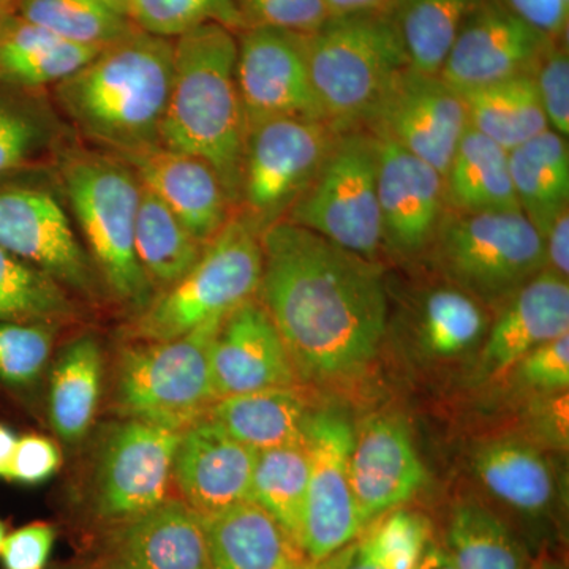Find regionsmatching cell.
I'll return each mask as SVG.
<instances>
[{"label":"cell","instance_id":"1","mask_svg":"<svg viewBox=\"0 0 569 569\" xmlns=\"http://www.w3.org/2000/svg\"><path fill=\"white\" fill-rule=\"evenodd\" d=\"M260 239L258 301L296 373L318 381L359 376L387 335V284L376 261L288 220L266 228Z\"/></svg>","mask_w":569,"mask_h":569},{"label":"cell","instance_id":"2","mask_svg":"<svg viewBox=\"0 0 569 569\" xmlns=\"http://www.w3.org/2000/svg\"><path fill=\"white\" fill-rule=\"evenodd\" d=\"M171 82L173 40L134 29L52 86V97L84 140L123 159L160 146Z\"/></svg>","mask_w":569,"mask_h":569},{"label":"cell","instance_id":"3","mask_svg":"<svg viewBox=\"0 0 569 569\" xmlns=\"http://www.w3.org/2000/svg\"><path fill=\"white\" fill-rule=\"evenodd\" d=\"M238 39L209 22L173 40V82L160 146L203 160L238 204L247 123L236 82Z\"/></svg>","mask_w":569,"mask_h":569},{"label":"cell","instance_id":"4","mask_svg":"<svg viewBox=\"0 0 569 569\" xmlns=\"http://www.w3.org/2000/svg\"><path fill=\"white\" fill-rule=\"evenodd\" d=\"M54 164L97 276L114 299L140 312L156 293L134 253L140 179L118 157L77 146L67 144Z\"/></svg>","mask_w":569,"mask_h":569},{"label":"cell","instance_id":"5","mask_svg":"<svg viewBox=\"0 0 569 569\" xmlns=\"http://www.w3.org/2000/svg\"><path fill=\"white\" fill-rule=\"evenodd\" d=\"M310 81L325 121L337 132L362 129L406 52L385 11L331 18L306 37Z\"/></svg>","mask_w":569,"mask_h":569},{"label":"cell","instance_id":"6","mask_svg":"<svg viewBox=\"0 0 569 569\" xmlns=\"http://www.w3.org/2000/svg\"><path fill=\"white\" fill-rule=\"evenodd\" d=\"M224 317L170 340H133L116 366L114 406L127 419L182 433L217 402L209 351Z\"/></svg>","mask_w":569,"mask_h":569},{"label":"cell","instance_id":"7","mask_svg":"<svg viewBox=\"0 0 569 569\" xmlns=\"http://www.w3.org/2000/svg\"><path fill=\"white\" fill-rule=\"evenodd\" d=\"M448 283L503 306L546 269L545 241L520 211L447 209L429 249Z\"/></svg>","mask_w":569,"mask_h":569},{"label":"cell","instance_id":"8","mask_svg":"<svg viewBox=\"0 0 569 569\" xmlns=\"http://www.w3.org/2000/svg\"><path fill=\"white\" fill-rule=\"evenodd\" d=\"M263 272L260 233L231 217L179 282L153 296L130 328L133 340H170L257 298Z\"/></svg>","mask_w":569,"mask_h":569},{"label":"cell","instance_id":"9","mask_svg":"<svg viewBox=\"0 0 569 569\" xmlns=\"http://www.w3.org/2000/svg\"><path fill=\"white\" fill-rule=\"evenodd\" d=\"M284 220L376 261L383 246L377 138L365 129L340 132L316 179Z\"/></svg>","mask_w":569,"mask_h":569},{"label":"cell","instance_id":"10","mask_svg":"<svg viewBox=\"0 0 569 569\" xmlns=\"http://www.w3.org/2000/svg\"><path fill=\"white\" fill-rule=\"evenodd\" d=\"M331 123L272 118L247 126L236 216L258 233L284 220L339 137Z\"/></svg>","mask_w":569,"mask_h":569},{"label":"cell","instance_id":"11","mask_svg":"<svg viewBox=\"0 0 569 569\" xmlns=\"http://www.w3.org/2000/svg\"><path fill=\"white\" fill-rule=\"evenodd\" d=\"M0 247L47 272L66 290L96 298L99 280L61 201L47 187L0 179Z\"/></svg>","mask_w":569,"mask_h":569},{"label":"cell","instance_id":"12","mask_svg":"<svg viewBox=\"0 0 569 569\" xmlns=\"http://www.w3.org/2000/svg\"><path fill=\"white\" fill-rule=\"evenodd\" d=\"M362 129L447 173L468 129L462 96L438 74L400 71L367 116Z\"/></svg>","mask_w":569,"mask_h":569},{"label":"cell","instance_id":"13","mask_svg":"<svg viewBox=\"0 0 569 569\" xmlns=\"http://www.w3.org/2000/svg\"><path fill=\"white\" fill-rule=\"evenodd\" d=\"M355 430L332 411L312 413L306 430L309 456L301 549L323 561L355 541L366 529L351 489L350 456Z\"/></svg>","mask_w":569,"mask_h":569},{"label":"cell","instance_id":"14","mask_svg":"<svg viewBox=\"0 0 569 569\" xmlns=\"http://www.w3.org/2000/svg\"><path fill=\"white\" fill-rule=\"evenodd\" d=\"M181 433L127 419L108 433L93 478L96 511L119 523L159 507L173 481Z\"/></svg>","mask_w":569,"mask_h":569},{"label":"cell","instance_id":"15","mask_svg":"<svg viewBox=\"0 0 569 569\" xmlns=\"http://www.w3.org/2000/svg\"><path fill=\"white\" fill-rule=\"evenodd\" d=\"M306 37L272 28L241 31L236 82L247 126L272 118L325 121L310 81Z\"/></svg>","mask_w":569,"mask_h":569},{"label":"cell","instance_id":"16","mask_svg":"<svg viewBox=\"0 0 569 569\" xmlns=\"http://www.w3.org/2000/svg\"><path fill=\"white\" fill-rule=\"evenodd\" d=\"M552 40L505 0H485L463 22L438 77L466 92L531 74Z\"/></svg>","mask_w":569,"mask_h":569},{"label":"cell","instance_id":"17","mask_svg":"<svg viewBox=\"0 0 569 569\" xmlns=\"http://www.w3.org/2000/svg\"><path fill=\"white\" fill-rule=\"evenodd\" d=\"M378 206L383 246L408 257L425 252L448 209L443 176L399 146L378 140Z\"/></svg>","mask_w":569,"mask_h":569},{"label":"cell","instance_id":"18","mask_svg":"<svg viewBox=\"0 0 569 569\" xmlns=\"http://www.w3.org/2000/svg\"><path fill=\"white\" fill-rule=\"evenodd\" d=\"M209 362L217 400L295 387L293 361L274 321L257 299L224 316L213 336Z\"/></svg>","mask_w":569,"mask_h":569},{"label":"cell","instance_id":"19","mask_svg":"<svg viewBox=\"0 0 569 569\" xmlns=\"http://www.w3.org/2000/svg\"><path fill=\"white\" fill-rule=\"evenodd\" d=\"M257 451L231 437L211 418L183 430L173 462L181 500L200 518L250 501Z\"/></svg>","mask_w":569,"mask_h":569},{"label":"cell","instance_id":"20","mask_svg":"<svg viewBox=\"0 0 569 569\" xmlns=\"http://www.w3.org/2000/svg\"><path fill=\"white\" fill-rule=\"evenodd\" d=\"M350 479L365 527L417 496L426 482V468L400 419H369L355 432Z\"/></svg>","mask_w":569,"mask_h":569},{"label":"cell","instance_id":"21","mask_svg":"<svg viewBox=\"0 0 569 569\" xmlns=\"http://www.w3.org/2000/svg\"><path fill=\"white\" fill-rule=\"evenodd\" d=\"M121 160L132 167L141 186L156 194L203 246L234 216L233 203L219 176L197 157L156 146Z\"/></svg>","mask_w":569,"mask_h":569},{"label":"cell","instance_id":"22","mask_svg":"<svg viewBox=\"0 0 569 569\" xmlns=\"http://www.w3.org/2000/svg\"><path fill=\"white\" fill-rule=\"evenodd\" d=\"M114 526L108 569H209L203 520L181 498Z\"/></svg>","mask_w":569,"mask_h":569},{"label":"cell","instance_id":"23","mask_svg":"<svg viewBox=\"0 0 569 569\" xmlns=\"http://www.w3.org/2000/svg\"><path fill=\"white\" fill-rule=\"evenodd\" d=\"M569 332V280L545 269L501 306L482 348L486 376L508 372L535 348Z\"/></svg>","mask_w":569,"mask_h":569},{"label":"cell","instance_id":"24","mask_svg":"<svg viewBox=\"0 0 569 569\" xmlns=\"http://www.w3.org/2000/svg\"><path fill=\"white\" fill-rule=\"evenodd\" d=\"M201 520L209 569H295L307 559L298 542L253 501Z\"/></svg>","mask_w":569,"mask_h":569},{"label":"cell","instance_id":"25","mask_svg":"<svg viewBox=\"0 0 569 569\" xmlns=\"http://www.w3.org/2000/svg\"><path fill=\"white\" fill-rule=\"evenodd\" d=\"M66 126L44 91L0 80V179L54 162L69 140Z\"/></svg>","mask_w":569,"mask_h":569},{"label":"cell","instance_id":"26","mask_svg":"<svg viewBox=\"0 0 569 569\" xmlns=\"http://www.w3.org/2000/svg\"><path fill=\"white\" fill-rule=\"evenodd\" d=\"M100 48L70 43L22 20L0 17V80L32 91H44L91 62Z\"/></svg>","mask_w":569,"mask_h":569},{"label":"cell","instance_id":"27","mask_svg":"<svg viewBox=\"0 0 569 569\" xmlns=\"http://www.w3.org/2000/svg\"><path fill=\"white\" fill-rule=\"evenodd\" d=\"M508 163L520 212L545 238L569 208L568 138L545 130L509 151Z\"/></svg>","mask_w":569,"mask_h":569},{"label":"cell","instance_id":"28","mask_svg":"<svg viewBox=\"0 0 569 569\" xmlns=\"http://www.w3.org/2000/svg\"><path fill=\"white\" fill-rule=\"evenodd\" d=\"M310 417L306 400L293 388L223 397L208 413V418L254 451L305 443Z\"/></svg>","mask_w":569,"mask_h":569},{"label":"cell","instance_id":"29","mask_svg":"<svg viewBox=\"0 0 569 569\" xmlns=\"http://www.w3.org/2000/svg\"><path fill=\"white\" fill-rule=\"evenodd\" d=\"M443 179L452 211H520L507 149L471 127L460 138Z\"/></svg>","mask_w":569,"mask_h":569},{"label":"cell","instance_id":"30","mask_svg":"<svg viewBox=\"0 0 569 569\" xmlns=\"http://www.w3.org/2000/svg\"><path fill=\"white\" fill-rule=\"evenodd\" d=\"M475 471L482 486L509 508L527 516L549 512L556 497V479L537 448L518 440L489 441L475 456Z\"/></svg>","mask_w":569,"mask_h":569},{"label":"cell","instance_id":"31","mask_svg":"<svg viewBox=\"0 0 569 569\" xmlns=\"http://www.w3.org/2000/svg\"><path fill=\"white\" fill-rule=\"evenodd\" d=\"M103 383L102 348L92 336H82L63 348L50 389V421L62 440H81L89 432Z\"/></svg>","mask_w":569,"mask_h":569},{"label":"cell","instance_id":"32","mask_svg":"<svg viewBox=\"0 0 569 569\" xmlns=\"http://www.w3.org/2000/svg\"><path fill=\"white\" fill-rule=\"evenodd\" d=\"M485 0H391L385 9L411 69L438 74L467 18Z\"/></svg>","mask_w":569,"mask_h":569},{"label":"cell","instance_id":"33","mask_svg":"<svg viewBox=\"0 0 569 569\" xmlns=\"http://www.w3.org/2000/svg\"><path fill=\"white\" fill-rule=\"evenodd\" d=\"M459 93L466 103L468 127L508 152L549 129L531 74Z\"/></svg>","mask_w":569,"mask_h":569},{"label":"cell","instance_id":"34","mask_svg":"<svg viewBox=\"0 0 569 569\" xmlns=\"http://www.w3.org/2000/svg\"><path fill=\"white\" fill-rule=\"evenodd\" d=\"M204 247L156 194L142 187L134 223V253L153 291L179 282L200 260Z\"/></svg>","mask_w":569,"mask_h":569},{"label":"cell","instance_id":"35","mask_svg":"<svg viewBox=\"0 0 569 569\" xmlns=\"http://www.w3.org/2000/svg\"><path fill=\"white\" fill-rule=\"evenodd\" d=\"M430 539L429 520L399 508L370 522L355 541L326 559V569H415Z\"/></svg>","mask_w":569,"mask_h":569},{"label":"cell","instance_id":"36","mask_svg":"<svg viewBox=\"0 0 569 569\" xmlns=\"http://www.w3.org/2000/svg\"><path fill=\"white\" fill-rule=\"evenodd\" d=\"M309 456L301 445L257 451L250 501L264 509L301 548Z\"/></svg>","mask_w":569,"mask_h":569},{"label":"cell","instance_id":"37","mask_svg":"<svg viewBox=\"0 0 569 569\" xmlns=\"http://www.w3.org/2000/svg\"><path fill=\"white\" fill-rule=\"evenodd\" d=\"M417 326L426 353L455 358L485 339L489 317L478 299L448 283L433 288L421 299Z\"/></svg>","mask_w":569,"mask_h":569},{"label":"cell","instance_id":"38","mask_svg":"<svg viewBox=\"0 0 569 569\" xmlns=\"http://www.w3.org/2000/svg\"><path fill=\"white\" fill-rule=\"evenodd\" d=\"M445 549L458 569H529L526 552L507 523L471 501L452 509Z\"/></svg>","mask_w":569,"mask_h":569},{"label":"cell","instance_id":"39","mask_svg":"<svg viewBox=\"0 0 569 569\" xmlns=\"http://www.w3.org/2000/svg\"><path fill=\"white\" fill-rule=\"evenodd\" d=\"M77 317L66 288L0 247V323L52 325Z\"/></svg>","mask_w":569,"mask_h":569},{"label":"cell","instance_id":"40","mask_svg":"<svg viewBox=\"0 0 569 569\" xmlns=\"http://www.w3.org/2000/svg\"><path fill=\"white\" fill-rule=\"evenodd\" d=\"M17 14L59 39L100 50L137 29L104 0H17Z\"/></svg>","mask_w":569,"mask_h":569},{"label":"cell","instance_id":"41","mask_svg":"<svg viewBox=\"0 0 569 569\" xmlns=\"http://www.w3.org/2000/svg\"><path fill=\"white\" fill-rule=\"evenodd\" d=\"M127 18L140 31L170 40L209 22L246 29L233 0H129Z\"/></svg>","mask_w":569,"mask_h":569},{"label":"cell","instance_id":"42","mask_svg":"<svg viewBox=\"0 0 569 569\" xmlns=\"http://www.w3.org/2000/svg\"><path fill=\"white\" fill-rule=\"evenodd\" d=\"M51 325L0 323V381L29 387L50 361Z\"/></svg>","mask_w":569,"mask_h":569},{"label":"cell","instance_id":"43","mask_svg":"<svg viewBox=\"0 0 569 569\" xmlns=\"http://www.w3.org/2000/svg\"><path fill=\"white\" fill-rule=\"evenodd\" d=\"M247 28L310 36L331 20L325 0H233Z\"/></svg>","mask_w":569,"mask_h":569},{"label":"cell","instance_id":"44","mask_svg":"<svg viewBox=\"0 0 569 569\" xmlns=\"http://www.w3.org/2000/svg\"><path fill=\"white\" fill-rule=\"evenodd\" d=\"M535 84L549 129L569 134V58L567 39L550 41L533 73Z\"/></svg>","mask_w":569,"mask_h":569},{"label":"cell","instance_id":"45","mask_svg":"<svg viewBox=\"0 0 569 569\" xmlns=\"http://www.w3.org/2000/svg\"><path fill=\"white\" fill-rule=\"evenodd\" d=\"M526 387L538 391L568 392L569 332L535 348L512 367Z\"/></svg>","mask_w":569,"mask_h":569},{"label":"cell","instance_id":"46","mask_svg":"<svg viewBox=\"0 0 569 569\" xmlns=\"http://www.w3.org/2000/svg\"><path fill=\"white\" fill-rule=\"evenodd\" d=\"M56 531L43 522L31 523L7 535L0 549L6 569H44L54 546Z\"/></svg>","mask_w":569,"mask_h":569},{"label":"cell","instance_id":"47","mask_svg":"<svg viewBox=\"0 0 569 569\" xmlns=\"http://www.w3.org/2000/svg\"><path fill=\"white\" fill-rule=\"evenodd\" d=\"M61 466V452L50 438L29 436L18 438L9 481L22 485H40L47 481Z\"/></svg>","mask_w":569,"mask_h":569},{"label":"cell","instance_id":"48","mask_svg":"<svg viewBox=\"0 0 569 569\" xmlns=\"http://www.w3.org/2000/svg\"><path fill=\"white\" fill-rule=\"evenodd\" d=\"M518 13L549 39H567L569 3L567 0H505Z\"/></svg>","mask_w":569,"mask_h":569},{"label":"cell","instance_id":"49","mask_svg":"<svg viewBox=\"0 0 569 569\" xmlns=\"http://www.w3.org/2000/svg\"><path fill=\"white\" fill-rule=\"evenodd\" d=\"M542 241H545L546 269L569 280V209L560 213Z\"/></svg>","mask_w":569,"mask_h":569},{"label":"cell","instance_id":"50","mask_svg":"<svg viewBox=\"0 0 569 569\" xmlns=\"http://www.w3.org/2000/svg\"><path fill=\"white\" fill-rule=\"evenodd\" d=\"M391 0H325L329 18L353 17V14L377 13L387 9Z\"/></svg>","mask_w":569,"mask_h":569},{"label":"cell","instance_id":"51","mask_svg":"<svg viewBox=\"0 0 569 569\" xmlns=\"http://www.w3.org/2000/svg\"><path fill=\"white\" fill-rule=\"evenodd\" d=\"M415 569H458L455 561L449 556L445 546L437 545L433 539H430L429 545L426 546L425 552L419 557L417 567Z\"/></svg>","mask_w":569,"mask_h":569},{"label":"cell","instance_id":"52","mask_svg":"<svg viewBox=\"0 0 569 569\" xmlns=\"http://www.w3.org/2000/svg\"><path fill=\"white\" fill-rule=\"evenodd\" d=\"M18 437L9 427L0 425V478L9 479L11 460L17 449Z\"/></svg>","mask_w":569,"mask_h":569},{"label":"cell","instance_id":"53","mask_svg":"<svg viewBox=\"0 0 569 569\" xmlns=\"http://www.w3.org/2000/svg\"><path fill=\"white\" fill-rule=\"evenodd\" d=\"M295 569H326V563L325 560L313 561L306 559L305 561H301V563H299Z\"/></svg>","mask_w":569,"mask_h":569},{"label":"cell","instance_id":"54","mask_svg":"<svg viewBox=\"0 0 569 569\" xmlns=\"http://www.w3.org/2000/svg\"><path fill=\"white\" fill-rule=\"evenodd\" d=\"M108 6H111L112 9L118 10L119 13L126 14L127 17V7H129V0H104Z\"/></svg>","mask_w":569,"mask_h":569},{"label":"cell","instance_id":"55","mask_svg":"<svg viewBox=\"0 0 569 569\" xmlns=\"http://www.w3.org/2000/svg\"><path fill=\"white\" fill-rule=\"evenodd\" d=\"M6 537H7L6 527H3V523L0 522V549H2L3 539H6Z\"/></svg>","mask_w":569,"mask_h":569},{"label":"cell","instance_id":"56","mask_svg":"<svg viewBox=\"0 0 569 569\" xmlns=\"http://www.w3.org/2000/svg\"><path fill=\"white\" fill-rule=\"evenodd\" d=\"M529 569H546L545 567H529Z\"/></svg>","mask_w":569,"mask_h":569},{"label":"cell","instance_id":"57","mask_svg":"<svg viewBox=\"0 0 569 569\" xmlns=\"http://www.w3.org/2000/svg\"><path fill=\"white\" fill-rule=\"evenodd\" d=\"M0 17H2V13H0Z\"/></svg>","mask_w":569,"mask_h":569},{"label":"cell","instance_id":"58","mask_svg":"<svg viewBox=\"0 0 569 569\" xmlns=\"http://www.w3.org/2000/svg\"><path fill=\"white\" fill-rule=\"evenodd\" d=\"M567 2L569 3V0H567Z\"/></svg>","mask_w":569,"mask_h":569}]
</instances>
